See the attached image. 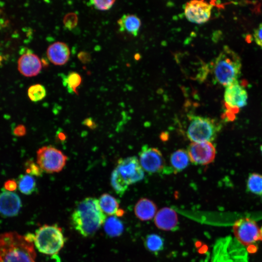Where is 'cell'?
<instances>
[{"label":"cell","mask_w":262,"mask_h":262,"mask_svg":"<svg viewBox=\"0 0 262 262\" xmlns=\"http://www.w3.org/2000/svg\"><path fill=\"white\" fill-rule=\"evenodd\" d=\"M246 188L250 193L262 194V174L252 173L249 175L246 180Z\"/></svg>","instance_id":"25"},{"label":"cell","mask_w":262,"mask_h":262,"mask_svg":"<svg viewBox=\"0 0 262 262\" xmlns=\"http://www.w3.org/2000/svg\"><path fill=\"white\" fill-rule=\"evenodd\" d=\"M233 230L236 240L244 246L255 245L262 241L260 229L252 219L245 217L236 220L233 226Z\"/></svg>","instance_id":"9"},{"label":"cell","mask_w":262,"mask_h":262,"mask_svg":"<svg viewBox=\"0 0 262 262\" xmlns=\"http://www.w3.org/2000/svg\"><path fill=\"white\" fill-rule=\"evenodd\" d=\"M104 229L106 234L111 237L120 235L124 230L122 221L115 216H111L106 219Z\"/></svg>","instance_id":"22"},{"label":"cell","mask_w":262,"mask_h":262,"mask_svg":"<svg viewBox=\"0 0 262 262\" xmlns=\"http://www.w3.org/2000/svg\"><path fill=\"white\" fill-rule=\"evenodd\" d=\"M105 220V214L100 207L98 200L92 197H86L79 203L71 218L72 227L84 237L94 234Z\"/></svg>","instance_id":"2"},{"label":"cell","mask_w":262,"mask_h":262,"mask_svg":"<svg viewBox=\"0 0 262 262\" xmlns=\"http://www.w3.org/2000/svg\"><path fill=\"white\" fill-rule=\"evenodd\" d=\"M67 160V157L61 150L51 146L43 147L37 151V163L47 173L61 171Z\"/></svg>","instance_id":"8"},{"label":"cell","mask_w":262,"mask_h":262,"mask_svg":"<svg viewBox=\"0 0 262 262\" xmlns=\"http://www.w3.org/2000/svg\"><path fill=\"white\" fill-rule=\"evenodd\" d=\"M78 58L83 64L89 63L91 59L90 54L86 51H81L78 54Z\"/></svg>","instance_id":"35"},{"label":"cell","mask_w":262,"mask_h":262,"mask_svg":"<svg viewBox=\"0 0 262 262\" xmlns=\"http://www.w3.org/2000/svg\"><path fill=\"white\" fill-rule=\"evenodd\" d=\"M47 95V91L44 86L36 84L30 86L28 90V95L30 100L37 102L44 99Z\"/></svg>","instance_id":"28"},{"label":"cell","mask_w":262,"mask_h":262,"mask_svg":"<svg viewBox=\"0 0 262 262\" xmlns=\"http://www.w3.org/2000/svg\"><path fill=\"white\" fill-rule=\"evenodd\" d=\"M26 128L22 125H18L13 130V134L16 136H22L26 134Z\"/></svg>","instance_id":"34"},{"label":"cell","mask_w":262,"mask_h":262,"mask_svg":"<svg viewBox=\"0 0 262 262\" xmlns=\"http://www.w3.org/2000/svg\"><path fill=\"white\" fill-rule=\"evenodd\" d=\"M211 258V262H248L246 248L230 236L216 240Z\"/></svg>","instance_id":"4"},{"label":"cell","mask_w":262,"mask_h":262,"mask_svg":"<svg viewBox=\"0 0 262 262\" xmlns=\"http://www.w3.org/2000/svg\"><path fill=\"white\" fill-rule=\"evenodd\" d=\"M33 235L16 231L0 234V262H36Z\"/></svg>","instance_id":"1"},{"label":"cell","mask_w":262,"mask_h":262,"mask_svg":"<svg viewBox=\"0 0 262 262\" xmlns=\"http://www.w3.org/2000/svg\"><path fill=\"white\" fill-rule=\"evenodd\" d=\"M139 161L143 170L149 173L160 172L165 166V160L161 151L147 146L142 148Z\"/></svg>","instance_id":"12"},{"label":"cell","mask_w":262,"mask_h":262,"mask_svg":"<svg viewBox=\"0 0 262 262\" xmlns=\"http://www.w3.org/2000/svg\"><path fill=\"white\" fill-rule=\"evenodd\" d=\"M248 94L245 87L237 81L226 87L224 94L225 111L222 118L233 121L241 108L247 104Z\"/></svg>","instance_id":"7"},{"label":"cell","mask_w":262,"mask_h":262,"mask_svg":"<svg viewBox=\"0 0 262 262\" xmlns=\"http://www.w3.org/2000/svg\"><path fill=\"white\" fill-rule=\"evenodd\" d=\"M21 201L16 193L3 191L0 193V213L5 217L18 214L21 207Z\"/></svg>","instance_id":"14"},{"label":"cell","mask_w":262,"mask_h":262,"mask_svg":"<svg viewBox=\"0 0 262 262\" xmlns=\"http://www.w3.org/2000/svg\"><path fill=\"white\" fill-rule=\"evenodd\" d=\"M119 30L136 36L139 32L141 21L135 15L124 14L117 21Z\"/></svg>","instance_id":"19"},{"label":"cell","mask_w":262,"mask_h":262,"mask_svg":"<svg viewBox=\"0 0 262 262\" xmlns=\"http://www.w3.org/2000/svg\"><path fill=\"white\" fill-rule=\"evenodd\" d=\"M187 136L192 142H212L221 129L215 119L201 116H191Z\"/></svg>","instance_id":"6"},{"label":"cell","mask_w":262,"mask_h":262,"mask_svg":"<svg viewBox=\"0 0 262 262\" xmlns=\"http://www.w3.org/2000/svg\"><path fill=\"white\" fill-rule=\"evenodd\" d=\"M213 6L205 0H191L184 5V13L190 22L201 24L211 17Z\"/></svg>","instance_id":"11"},{"label":"cell","mask_w":262,"mask_h":262,"mask_svg":"<svg viewBox=\"0 0 262 262\" xmlns=\"http://www.w3.org/2000/svg\"><path fill=\"white\" fill-rule=\"evenodd\" d=\"M240 56L228 46H225L213 65V74L219 84L227 86L237 81L241 73Z\"/></svg>","instance_id":"3"},{"label":"cell","mask_w":262,"mask_h":262,"mask_svg":"<svg viewBox=\"0 0 262 262\" xmlns=\"http://www.w3.org/2000/svg\"><path fill=\"white\" fill-rule=\"evenodd\" d=\"M187 151L190 161L199 165H206L212 163L216 155V149L211 142H192Z\"/></svg>","instance_id":"13"},{"label":"cell","mask_w":262,"mask_h":262,"mask_svg":"<svg viewBox=\"0 0 262 262\" xmlns=\"http://www.w3.org/2000/svg\"><path fill=\"white\" fill-rule=\"evenodd\" d=\"M260 231H261V237H262V227L260 229Z\"/></svg>","instance_id":"38"},{"label":"cell","mask_w":262,"mask_h":262,"mask_svg":"<svg viewBox=\"0 0 262 262\" xmlns=\"http://www.w3.org/2000/svg\"><path fill=\"white\" fill-rule=\"evenodd\" d=\"M134 210L135 215L139 219L148 221L155 216L157 206L152 200L147 198H142L136 203Z\"/></svg>","instance_id":"18"},{"label":"cell","mask_w":262,"mask_h":262,"mask_svg":"<svg viewBox=\"0 0 262 262\" xmlns=\"http://www.w3.org/2000/svg\"><path fill=\"white\" fill-rule=\"evenodd\" d=\"M111 181L114 190L120 196L124 194L129 186L116 168L112 173Z\"/></svg>","instance_id":"27"},{"label":"cell","mask_w":262,"mask_h":262,"mask_svg":"<svg viewBox=\"0 0 262 262\" xmlns=\"http://www.w3.org/2000/svg\"><path fill=\"white\" fill-rule=\"evenodd\" d=\"M78 17L77 15L73 12L66 14L63 19L64 25L66 29L72 30L77 25Z\"/></svg>","instance_id":"30"},{"label":"cell","mask_w":262,"mask_h":262,"mask_svg":"<svg viewBox=\"0 0 262 262\" xmlns=\"http://www.w3.org/2000/svg\"><path fill=\"white\" fill-rule=\"evenodd\" d=\"M261 196H262V194L261 195Z\"/></svg>","instance_id":"40"},{"label":"cell","mask_w":262,"mask_h":262,"mask_svg":"<svg viewBox=\"0 0 262 262\" xmlns=\"http://www.w3.org/2000/svg\"><path fill=\"white\" fill-rule=\"evenodd\" d=\"M154 223L157 227L162 230H173L178 224L177 214L170 208H163L156 213Z\"/></svg>","instance_id":"16"},{"label":"cell","mask_w":262,"mask_h":262,"mask_svg":"<svg viewBox=\"0 0 262 262\" xmlns=\"http://www.w3.org/2000/svg\"><path fill=\"white\" fill-rule=\"evenodd\" d=\"M25 172L31 176L40 177L42 175L43 171L39 166L32 160L27 161L24 164Z\"/></svg>","instance_id":"29"},{"label":"cell","mask_w":262,"mask_h":262,"mask_svg":"<svg viewBox=\"0 0 262 262\" xmlns=\"http://www.w3.org/2000/svg\"><path fill=\"white\" fill-rule=\"evenodd\" d=\"M33 242L41 253L53 255L63 247L65 238L61 228L57 225H44L33 235Z\"/></svg>","instance_id":"5"},{"label":"cell","mask_w":262,"mask_h":262,"mask_svg":"<svg viewBox=\"0 0 262 262\" xmlns=\"http://www.w3.org/2000/svg\"><path fill=\"white\" fill-rule=\"evenodd\" d=\"M115 168L128 185L142 180L144 177V170L135 156L119 159Z\"/></svg>","instance_id":"10"},{"label":"cell","mask_w":262,"mask_h":262,"mask_svg":"<svg viewBox=\"0 0 262 262\" xmlns=\"http://www.w3.org/2000/svg\"><path fill=\"white\" fill-rule=\"evenodd\" d=\"M42 68L39 58L30 51L23 54L18 60V70L26 77H33L38 75Z\"/></svg>","instance_id":"15"},{"label":"cell","mask_w":262,"mask_h":262,"mask_svg":"<svg viewBox=\"0 0 262 262\" xmlns=\"http://www.w3.org/2000/svg\"><path fill=\"white\" fill-rule=\"evenodd\" d=\"M17 183L19 191L25 195H31L36 189V183L34 178L29 174L20 175Z\"/></svg>","instance_id":"23"},{"label":"cell","mask_w":262,"mask_h":262,"mask_svg":"<svg viewBox=\"0 0 262 262\" xmlns=\"http://www.w3.org/2000/svg\"><path fill=\"white\" fill-rule=\"evenodd\" d=\"M260 150H261V153H262V145L261 146Z\"/></svg>","instance_id":"39"},{"label":"cell","mask_w":262,"mask_h":262,"mask_svg":"<svg viewBox=\"0 0 262 262\" xmlns=\"http://www.w3.org/2000/svg\"><path fill=\"white\" fill-rule=\"evenodd\" d=\"M190 159L187 151L180 149L172 153L170 162L173 169L177 172L185 169L188 165Z\"/></svg>","instance_id":"21"},{"label":"cell","mask_w":262,"mask_h":262,"mask_svg":"<svg viewBox=\"0 0 262 262\" xmlns=\"http://www.w3.org/2000/svg\"><path fill=\"white\" fill-rule=\"evenodd\" d=\"M17 186V182L14 180H9L5 182L4 184V189L8 191H15Z\"/></svg>","instance_id":"33"},{"label":"cell","mask_w":262,"mask_h":262,"mask_svg":"<svg viewBox=\"0 0 262 262\" xmlns=\"http://www.w3.org/2000/svg\"><path fill=\"white\" fill-rule=\"evenodd\" d=\"M47 55L52 63L61 66L68 61L70 56V50L66 43L56 42L48 47Z\"/></svg>","instance_id":"17"},{"label":"cell","mask_w":262,"mask_h":262,"mask_svg":"<svg viewBox=\"0 0 262 262\" xmlns=\"http://www.w3.org/2000/svg\"><path fill=\"white\" fill-rule=\"evenodd\" d=\"M116 0H91L95 8L98 10L105 11L110 9Z\"/></svg>","instance_id":"31"},{"label":"cell","mask_w":262,"mask_h":262,"mask_svg":"<svg viewBox=\"0 0 262 262\" xmlns=\"http://www.w3.org/2000/svg\"><path fill=\"white\" fill-rule=\"evenodd\" d=\"M253 37L256 43L262 48V23L254 30Z\"/></svg>","instance_id":"32"},{"label":"cell","mask_w":262,"mask_h":262,"mask_svg":"<svg viewBox=\"0 0 262 262\" xmlns=\"http://www.w3.org/2000/svg\"><path fill=\"white\" fill-rule=\"evenodd\" d=\"M62 81L64 86L69 93L77 94L76 89L81 83L82 78L79 73L72 71L63 76Z\"/></svg>","instance_id":"24"},{"label":"cell","mask_w":262,"mask_h":262,"mask_svg":"<svg viewBox=\"0 0 262 262\" xmlns=\"http://www.w3.org/2000/svg\"><path fill=\"white\" fill-rule=\"evenodd\" d=\"M145 245L147 250L157 253L163 249L164 241L160 235L156 234H150L146 236Z\"/></svg>","instance_id":"26"},{"label":"cell","mask_w":262,"mask_h":262,"mask_svg":"<svg viewBox=\"0 0 262 262\" xmlns=\"http://www.w3.org/2000/svg\"><path fill=\"white\" fill-rule=\"evenodd\" d=\"M83 124L91 129H94L97 126L96 122L91 118L85 119L83 121Z\"/></svg>","instance_id":"36"},{"label":"cell","mask_w":262,"mask_h":262,"mask_svg":"<svg viewBox=\"0 0 262 262\" xmlns=\"http://www.w3.org/2000/svg\"><path fill=\"white\" fill-rule=\"evenodd\" d=\"M99 205L102 212L109 215H117L120 208L117 200L108 194H102L98 200Z\"/></svg>","instance_id":"20"},{"label":"cell","mask_w":262,"mask_h":262,"mask_svg":"<svg viewBox=\"0 0 262 262\" xmlns=\"http://www.w3.org/2000/svg\"><path fill=\"white\" fill-rule=\"evenodd\" d=\"M58 137L60 140H64L66 138L65 134L61 132L58 133Z\"/></svg>","instance_id":"37"}]
</instances>
